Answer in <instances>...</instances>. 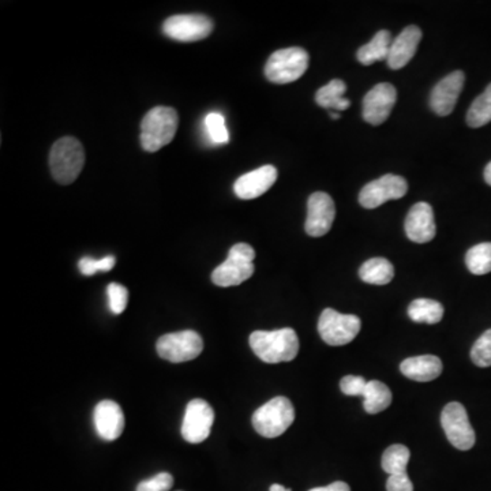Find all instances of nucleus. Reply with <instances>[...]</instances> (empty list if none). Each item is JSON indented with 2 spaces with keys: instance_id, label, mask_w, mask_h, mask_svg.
<instances>
[{
  "instance_id": "8",
  "label": "nucleus",
  "mask_w": 491,
  "mask_h": 491,
  "mask_svg": "<svg viewBox=\"0 0 491 491\" xmlns=\"http://www.w3.org/2000/svg\"><path fill=\"white\" fill-rule=\"evenodd\" d=\"M158 356L171 363L192 361L203 351V340L197 332L182 331L164 335L156 345Z\"/></svg>"
},
{
  "instance_id": "24",
  "label": "nucleus",
  "mask_w": 491,
  "mask_h": 491,
  "mask_svg": "<svg viewBox=\"0 0 491 491\" xmlns=\"http://www.w3.org/2000/svg\"><path fill=\"white\" fill-rule=\"evenodd\" d=\"M363 406L367 414H379L392 404V392L381 381L367 382L363 395Z\"/></svg>"
},
{
  "instance_id": "1",
  "label": "nucleus",
  "mask_w": 491,
  "mask_h": 491,
  "mask_svg": "<svg viewBox=\"0 0 491 491\" xmlns=\"http://www.w3.org/2000/svg\"><path fill=\"white\" fill-rule=\"evenodd\" d=\"M250 347L253 353L265 363L291 362L299 353V339L291 327L277 331H255L250 335Z\"/></svg>"
},
{
  "instance_id": "2",
  "label": "nucleus",
  "mask_w": 491,
  "mask_h": 491,
  "mask_svg": "<svg viewBox=\"0 0 491 491\" xmlns=\"http://www.w3.org/2000/svg\"><path fill=\"white\" fill-rule=\"evenodd\" d=\"M179 116L174 108H152L141 121V145L147 152H157L170 144L178 130Z\"/></svg>"
},
{
  "instance_id": "12",
  "label": "nucleus",
  "mask_w": 491,
  "mask_h": 491,
  "mask_svg": "<svg viewBox=\"0 0 491 491\" xmlns=\"http://www.w3.org/2000/svg\"><path fill=\"white\" fill-rule=\"evenodd\" d=\"M408 192V183L403 176L388 175L367 183L359 194V203L366 210H376L388 201L400 200Z\"/></svg>"
},
{
  "instance_id": "23",
  "label": "nucleus",
  "mask_w": 491,
  "mask_h": 491,
  "mask_svg": "<svg viewBox=\"0 0 491 491\" xmlns=\"http://www.w3.org/2000/svg\"><path fill=\"white\" fill-rule=\"evenodd\" d=\"M359 277L367 284L387 285L395 277V268L385 258H371L361 266Z\"/></svg>"
},
{
  "instance_id": "38",
  "label": "nucleus",
  "mask_w": 491,
  "mask_h": 491,
  "mask_svg": "<svg viewBox=\"0 0 491 491\" xmlns=\"http://www.w3.org/2000/svg\"><path fill=\"white\" fill-rule=\"evenodd\" d=\"M271 491H291V490H289V488H285L284 486L277 485V483H274V485L271 486Z\"/></svg>"
},
{
  "instance_id": "25",
  "label": "nucleus",
  "mask_w": 491,
  "mask_h": 491,
  "mask_svg": "<svg viewBox=\"0 0 491 491\" xmlns=\"http://www.w3.org/2000/svg\"><path fill=\"white\" fill-rule=\"evenodd\" d=\"M408 316L416 324H438L443 318V306L437 300L422 298L411 302Z\"/></svg>"
},
{
  "instance_id": "6",
  "label": "nucleus",
  "mask_w": 491,
  "mask_h": 491,
  "mask_svg": "<svg viewBox=\"0 0 491 491\" xmlns=\"http://www.w3.org/2000/svg\"><path fill=\"white\" fill-rule=\"evenodd\" d=\"M308 52L299 47L279 49L269 57L265 65V76L279 85L298 81L308 68Z\"/></svg>"
},
{
  "instance_id": "28",
  "label": "nucleus",
  "mask_w": 491,
  "mask_h": 491,
  "mask_svg": "<svg viewBox=\"0 0 491 491\" xmlns=\"http://www.w3.org/2000/svg\"><path fill=\"white\" fill-rule=\"evenodd\" d=\"M466 265L472 274L483 276L491 272V242L479 243L467 252Z\"/></svg>"
},
{
  "instance_id": "39",
  "label": "nucleus",
  "mask_w": 491,
  "mask_h": 491,
  "mask_svg": "<svg viewBox=\"0 0 491 491\" xmlns=\"http://www.w3.org/2000/svg\"><path fill=\"white\" fill-rule=\"evenodd\" d=\"M331 118L334 119V121H337V119H340V113L339 112H331Z\"/></svg>"
},
{
  "instance_id": "35",
  "label": "nucleus",
  "mask_w": 491,
  "mask_h": 491,
  "mask_svg": "<svg viewBox=\"0 0 491 491\" xmlns=\"http://www.w3.org/2000/svg\"><path fill=\"white\" fill-rule=\"evenodd\" d=\"M387 491H414V485L408 474L389 475L387 480Z\"/></svg>"
},
{
  "instance_id": "31",
  "label": "nucleus",
  "mask_w": 491,
  "mask_h": 491,
  "mask_svg": "<svg viewBox=\"0 0 491 491\" xmlns=\"http://www.w3.org/2000/svg\"><path fill=\"white\" fill-rule=\"evenodd\" d=\"M108 299H110V308L113 314H121L128 308L129 291L118 282H111L107 287Z\"/></svg>"
},
{
  "instance_id": "26",
  "label": "nucleus",
  "mask_w": 491,
  "mask_h": 491,
  "mask_svg": "<svg viewBox=\"0 0 491 491\" xmlns=\"http://www.w3.org/2000/svg\"><path fill=\"white\" fill-rule=\"evenodd\" d=\"M491 121V84L472 103L467 112V125L472 129L483 128Z\"/></svg>"
},
{
  "instance_id": "7",
  "label": "nucleus",
  "mask_w": 491,
  "mask_h": 491,
  "mask_svg": "<svg viewBox=\"0 0 491 491\" xmlns=\"http://www.w3.org/2000/svg\"><path fill=\"white\" fill-rule=\"evenodd\" d=\"M362 321L353 314H342L334 308H325L319 316L318 334L332 347L348 344L361 332Z\"/></svg>"
},
{
  "instance_id": "29",
  "label": "nucleus",
  "mask_w": 491,
  "mask_h": 491,
  "mask_svg": "<svg viewBox=\"0 0 491 491\" xmlns=\"http://www.w3.org/2000/svg\"><path fill=\"white\" fill-rule=\"evenodd\" d=\"M208 134L215 144L223 145L229 141L228 130H227L226 119L221 113L212 112L205 119Z\"/></svg>"
},
{
  "instance_id": "36",
  "label": "nucleus",
  "mask_w": 491,
  "mask_h": 491,
  "mask_svg": "<svg viewBox=\"0 0 491 491\" xmlns=\"http://www.w3.org/2000/svg\"><path fill=\"white\" fill-rule=\"evenodd\" d=\"M308 491H351V487L347 483L339 480V482L331 483V485L325 486V487L311 488Z\"/></svg>"
},
{
  "instance_id": "15",
  "label": "nucleus",
  "mask_w": 491,
  "mask_h": 491,
  "mask_svg": "<svg viewBox=\"0 0 491 491\" xmlns=\"http://www.w3.org/2000/svg\"><path fill=\"white\" fill-rule=\"evenodd\" d=\"M466 76L463 71L458 70L441 79L430 94V108L437 115L448 116L455 110L456 103L464 88Z\"/></svg>"
},
{
  "instance_id": "19",
  "label": "nucleus",
  "mask_w": 491,
  "mask_h": 491,
  "mask_svg": "<svg viewBox=\"0 0 491 491\" xmlns=\"http://www.w3.org/2000/svg\"><path fill=\"white\" fill-rule=\"evenodd\" d=\"M277 179V170L273 165H263L252 173L240 176L234 184L235 194L240 200H254L265 194Z\"/></svg>"
},
{
  "instance_id": "34",
  "label": "nucleus",
  "mask_w": 491,
  "mask_h": 491,
  "mask_svg": "<svg viewBox=\"0 0 491 491\" xmlns=\"http://www.w3.org/2000/svg\"><path fill=\"white\" fill-rule=\"evenodd\" d=\"M366 379L363 377L345 376L340 382V389L347 396H363L367 387Z\"/></svg>"
},
{
  "instance_id": "22",
  "label": "nucleus",
  "mask_w": 491,
  "mask_h": 491,
  "mask_svg": "<svg viewBox=\"0 0 491 491\" xmlns=\"http://www.w3.org/2000/svg\"><path fill=\"white\" fill-rule=\"evenodd\" d=\"M347 85L342 79H332L327 85L322 86L316 94V102L319 107L327 110L345 111L351 107V102L345 99Z\"/></svg>"
},
{
  "instance_id": "16",
  "label": "nucleus",
  "mask_w": 491,
  "mask_h": 491,
  "mask_svg": "<svg viewBox=\"0 0 491 491\" xmlns=\"http://www.w3.org/2000/svg\"><path fill=\"white\" fill-rule=\"evenodd\" d=\"M406 237L415 243H429L435 237L434 212L429 203L418 202L411 208L404 223Z\"/></svg>"
},
{
  "instance_id": "10",
  "label": "nucleus",
  "mask_w": 491,
  "mask_h": 491,
  "mask_svg": "<svg viewBox=\"0 0 491 491\" xmlns=\"http://www.w3.org/2000/svg\"><path fill=\"white\" fill-rule=\"evenodd\" d=\"M212 31V20L202 14L173 15L165 20L163 25L165 36L182 43H192L207 39Z\"/></svg>"
},
{
  "instance_id": "18",
  "label": "nucleus",
  "mask_w": 491,
  "mask_h": 491,
  "mask_svg": "<svg viewBox=\"0 0 491 491\" xmlns=\"http://www.w3.org/2000/svg\"><path fill=\"white\" fill-rule=\"evenodd\" d=\"M422 36H424V33H422L418 26H406L392 41L389 57H388L387 60L389 68L400 70V68L406 67L411 62V59L415 57Z\"/></svg>"
},
{
  "instance_id": "14",
  "label": "nucleus",
  "mask_w": 491,
  "mask_h": 491,
  "mask_svg": "<svg viewBox=\"0 0 491 491\" xmlns=\"http://www.w3.org/2000/svg\"><path fill=\"white\" fill-rule=\"evenodd\" d=\"M397 100V91L390 84H379L363 99V119L371 126H379L389 118Z\"/></svg>"
},
{
  "instance_id": "20",
  "label": "nucleus",
  "mask_w": 491,
  "mask_h": 491,
  "mask_svg": "<svg viewBox=\"0 0 491 491\" xmlns=\"http://www.w3.org/2000/svg\"><path fill=\"white\" fill-rule=\"evenodd\" d=\"M442 362L435 355L414 356L400 364L403 376L418 382L434 381L442 373Z\"/></svg>"
},
{
  "instance_id": "4",
  "label": "nucleus",
  "mask_w": 491,
  "mask_h": 491,
  "mask_svg": "<svg viewBox=\"0 0 491 491\" xmlns=\"http://www.w3.org/2000/svg\"><path fill=\"white\" fill-rule=\"evenodd\" d=\"M255 252L247 243L232 246L228 257L213 271L212 281L218 287H235L254 274Z\"/></svg>"
},
{
  "instance_id": "32",
  "label": "nucleus",
  "mask_w": 491,
  "mask_h": 491,
  "mask_svg": "<svg viewBox=\"0 0 491 491\" xmlns=\"http://www.w3.org/2000/svg\"><path fill=\"white\" fill-rule=\"evenodd\" d=\"M115 263L116 260L112 255L100 258V260L84 257L82 260H79L78 268L82 274H85V276H94L97 272H110L111 269L115 266Z\"/></svg>"
},
{
  "instance_id": "17",
  "label": "nucleus",
  "mask_w": 491,
  "mask_h": 491,
  "mask_svg": "<svg viewBox=\"0 0 491 491\" xmlns=\"http://www.w3.org/2000/svg\"><path fill=\"white\" fill-rule=\"evenodd\" d=\"M97 434L105 441H115L125 430V415L121 406L112 400H103L97 404L94 414Z\"/></svg>"
},
{
  "instance_id": "13",
  "label": "nucleus",
  "mask_w": 491,
  "mask_h": 491,
  "mask_svg": "<svg viewBox=\"0 0 491 491\" xmlns=\"http://www.w3.org/2000/svg\"><path fill=\"white\" fill-rule=\"evenodd\" d=\"M336 219V208L331 195L317 192L310 195L308 202V219L305 229L308 237H319L331 231Z\"/></svg>"
},
{
  "instance_id": "30",
  "label": "nucleus",
  "mask_w": 491,
  "mask_h": 491,
  "mask_svg": "<svg viewBox=\"0 0 491 491\" xmlns=\"http://www.w3.org/2000/svg\"><path fill=\"white\" fill-rule=\"evenodd\" d=\"M471 359L478 367L491 366V329L486 331L475 342L471 350Z\"/></svg>"
},
{
  "instance_id": "27",
  "label": "nucleus",
  "mask_w": 491,
  "mask_h": 491,
  "mask_svg": "<svg viewBox=\"0 0 491 491\" xmlns=\"http://www.w3.org/2000/svg\"><path fill=\"white\" fill-rule=\"evenodd\" d=\"M411 452L406 445L389 446L382 455V469L389 475H403L406 474V466H408Z\"/></svg>"
},
{
  "instance_id": "5",
  "label": "nucleus",
  "mask_w": 491,
  "mask_h": 491,
  "mask_svg": "<svg viewBox=\"0 0 491 491\" xmlns=\"http://www.w3.org/2000/svg\"><path fill=\"white\" fill-rule=\"evenodd\" d=\"M295 421V409L287 397L272 398L255 411L253 426L258 434L265 438H276L284 434Z\"/></svg>"
},
{
  "instance_id": "11",
  "label": "nucleus",
  "mask_w": 491,
  "mask_h": 491,
  "mask_svg": "<svg viewBox=\"0 0 491 491\" xmlns=\"http://www.w3.org/2000/svg\"><path fill=\"white\" fill-rule=\"evenodd\" d=\"M215 411L208 401L194 398L190 401L182 424V437L190 443H201L210 435Z\"/></svg>"
},
{
  "instance_id": "9",
  "label": "nucleus",
  "mask_w": 491,
  "mask_h": 491,
  "mask_svg": "<svg viewBox=\"0 0 491 491\" xmlns=\"http://www.w3.org/2000/svg\"><path fill=\"white\" fill-rule=\"evenodd\" d=\"M441 424L449 442L459 451H469L475 445V430L463 404L449 403L441 414Z\"/></svg>"
},
{
  "instance_id": "37",
  "label": "nucleus",
  "mask_w": 491,
  "mask_h": 491,
  "mask_svg": "<svg viewBox=\"0 0 491 491\" xmlns=\"http://www.w3.org/2000/svg\"><path fill=\"white\" fill-rule=\"evenodd\" d=\"M485 181L486 183L490 184L491 186V161L487 164V165H486L485 168Z\"/></svg>"
},
{
  "instance_id": "33",
  "label": "nucleus",
  "mask_w": 491,
  "mask_h": 491,
  "mask_svg": "<svg viewBox=\"0 0 491 491\" xmlns=\"http://www.w3.org/2000/svg\"><path fill=\"white\" fill-rule=\"evenodd\" d=\"M174 486L173 475L160 472L150 479L142 480L137 486V491H168Z\"/></svg>"
},
{
  "instance_id": "3",
  "label": "nucleus",
  "mask_w": 491,
  "mask_h": 491,
  "mask_svg": "<svg viewBox=\"0 0 491 491\" xmlns=\"http://www.w3.org/2000/svg\"><path fill=\"white\" fill-rule=\"evenodd\" d=\"M85 165V150L74 137L58 139L49 153V168L59 184L76 182Z\"/></svg>"
},
{
  "instance_id": "21",
  "label": "nucleus",
  "mask_w": 491,
  "mask_h": 491,
  "mask_svg": "<svg viewBox=\"0 0 491 491\" xmlns=\"http://www.w3.org/2000/svg\"><path fill=\"white\" fill-rule=\"evenodd\" d=\"M392 41L390 31H379L370 43L362 46L358 49L356 57H358L359 62L363 66H370L373 63L381 62V60H388Z\"/></svg>"
}]
</instances>
